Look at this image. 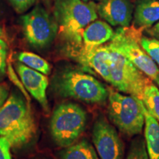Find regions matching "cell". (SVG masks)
I'll use <instances>...</instances> for the list:
<instances>
[{
	"label": "cell",
	"mask_w": 159,
	"mask_h": 159,
	"mask_svg": "<svg viewBox=\"0 0 159 159\" xmlns=\"http://www.w3.org/2000/svg\"><path fill=\"white\" fill-rule=\"evenodd\" d=\"M53 16L63 39L79 45L84 29L98 16L97 4L83 0H55Z\"/></svg>",
	"instance_id": "obj_3"
},
{
	"label": "cell",
	"mask_w": 159,
	"mask_h": 159,
	"mask_svg": "<svg viewBox=\"0 0 159 159\" xmlns=\"http://www.w3.org/2000/svg\"><path fill=\"white\" fill-rule=\"evenodd\" d=\"M97 14L110 25L129 27L134 6L130 0H100L97 4Z\"/></svg>",
	"instance_id": "obj_10"
},
{
	"label": "cell",
	"mask_w": 159,
	"mask_h": 159,
	"mask_svg": "<svg viewBox=\"0 0 159 159\" xmlns=\"http://www.w3.org/2000/svg\"><path fill=\"white\" fill-rule=\"evenodd\" d=\"M11 145L7 139L0 137V159H12Z\"/></svg>",
	"instance_id": "obj_24"
},
{
	"label": "cell",
	"mask_w": 159,
	"mask_h": 159,
	"mask_svg": "<svg viewBox=\"0 0 159 159\" xmlns=\"http://www.w3.org/2000/svg\"><path fill=\"white\" fill-rule=\"evenodd\" d=\"M18 61L29 68L39 71L42 74L47 75L51 72V65L43 59V57L29 52H21L17 55Z\"/></svg>",
	"instance_id": "obj_17"
},
{
	"label": "cell",
	"mask_w": 159,
	"mask_h": 159,
	"mask_svg": "<svg viewBox=\"0 0 159 159\" xmlns=\"http://www.w3.org/2000/svg\"><path fill=\"white\" fill-rule=\"evenodd\" d=\"M114 35V30L106 21L101 20L92 21L83 32L82 41L83 44L79 57L111 41Z\"/></svg>",
	"instance_id": "obj_12"
},
{
	"label": "cell",
	"mask_w": 159,
	"mask_h": 159,
	"mask_svg": "<svg viewBox=\"0 0 159 159\" xmlns=\"http://www.w3.org/2000/svg\"><path fill=\"white\" fill-rule=\"evenodd\" d=\"M144 141L150 159H159V122L144 108Z\"/></svg>",
	"instance_id": "obj_15"
},
{
	"label": "cell",
	"mask_w": 159,
	"mask_h": 159,
	"mask_svg": "<svg viewBox=\"0 0 159 159\" xmlns=\"http://www.w3.org/2000/svg\"><path fill=\"white\" fill-rule=\"evenodd\" d=\"M66 148L61 152V159H99L94 147L85 139Z\"/></svg>",
	"instance_id": "obj_16"
},
{
	"label": "cell",
	"mask_w": 159,
	"mask_h": 159,
	"mask_svg": "<svg viewBox=\"0 0 159 159\" xmlns=\"http://www.w3.org/2000/svg\"><path fill=\"white\" fill-rule=\"evenodd\" d=\"M8 47L3 39H0V79L5 75L7 69V56Z\"/></svg>",
	"instance_id": "obj_22"
},
{
	"label": "cell",
	"mask_w": 159,
	"mask_h": 159,
	"mask_svg": "<svg viewBox=\"0 0 159 159\" xmlns=\"http://www.w3.org/2000/svg\"><path fill=\"white\" fill-rule=\"evenodd\" d=\"M111 84L116 90L142 100L145 87L152 82L148 76L109 42Z\"/></svg>",
	"instance_id": "obj_6"
},
{
	"label": "cell",
	"mask_w": 159,
	"mask_h": 159,
	"mask_svg": "<svg viewBox=\"0 0 159 159\" xmlns=\"http://www.w3.org/2000/svg\"><path fill=\"white\" fill-rule=\"evenodd\" d=\"M9 91L8 89L5 85H0V108L6 102L7 99L8 98Z\"/></svg>",
	"instance_id": "obj_25"
},
{
	"label": "cell",
	"mask_w": 159,
	"mask_h": 159,
	"mask_svg": "<svg viewBox=\"0 0 159 159\" xmlns=\"http://www.w3.org/2000/svg\"><path fill=\"white\" fill-rule=\"evenodd\" d=\"M148 33L151 36H152L154 39H156L159 41V21L157 22L153 27H150L148 30H146Z\"/></svg>",
	"instance_id": "obj_26"
},
{
	"label": "cell",
	"mask_w": 159,
	"mask_h": 159,
	"mask_svg": "<svg viewBox=\"0 0 159 159\" xmlns=\"http://www.w3.org/2000/svg\"><path fill=\"white\" fill-rule=\"evenodd\" d=\"M92 140L100 159H123L124 144L116 129L104 117L94 123Z\"/></svg>",
	"instance_id": "obj_9"
},
{
	"label": "cell",
	"mask_w": 159,
	"mask_h": 159,
	"mask_svg": "<svg viewBox=\"0 0 159 159\" xmlns=\"http://www.w3.org/2000/svg\"><path fill=\"white\" fill-rule=\"evenodd\" d=\"M142 32L133 26L120 27L114 32L110 43L150 79L155 80L159 75V69L140 44Z\"/></svg>",
	"instance_id": "obj_7"
},
{
	"label": "cell",
	"mask_w": 159,
	"mask_h": 159,
	"mask_svg": "<svg viewBox=\"0 0 159 159\" xmlns=\"http://www.w3.org/2000/svg\"><path fill=\"white\" fill-rule=\"evenodd\" d=\"M126 159H150L144 139L139 137L133 141Z\"/></svg>",
	"instance_id": "obj_20"
},
{
	"label": "cell",
	"mask_w": 159,
	"mask_h": 159,
	"mask_svg": "<svg viewBox=\"0 0 159 159\" xmlns=\"http://www.w3.org/2000/svg\"><path fill=\"white\" fill-rule=\"evenodd\" d=\"M35 131L28 103L17 94H12L0 108V137L7 139L11 147L21 148L30 142Z\"/></svg>",
	"instance_id": "obj_1"
},
{
	"label": "cell",
	"mask_w": 159,
	"mask_h": 159,
	"mask_svg": "<svg viewBox=\"0 0 159 159\" xmlns=\"http://www.w3.org/2000/svg\"><path fill=\"white\" fill-rule=\"evenodd\" d=\"M16 68L27 92L36 99L46 112L49 113V108L47 97V89L49 85L47 77L20 62L16 64Z\"/></svg>",
	"instance_id": "obj_11"
},
{
	"label": "cell",
	"mask_w": 159,
	"mask_h": 159,
	"mask_svg": "<svg viewBox=\"0 0 159 159\" xmlns=\"http://www.w3.org/2000/svg\"><path fill=\"white\" fill-rule=\"evenodd\" d=\"M45 1H47V0H45Z\"/></svg>",
	"instance_id": "obj_30"
},
{
	"label": "cell",
	"mask_w": 159,
	"mask_h": 159,
	"mask_svg": "<svg viewBox=\"0 0 159 159\" xmlns=\"http://www.w3.org/2000/svg\"><path fill=\"white\" fill-rule=\"evenodd\" d=\"M3 35V30L2 28V27L0 26V37H2Z\"/></svg>",
	"instance_id": "obj_28"
},
{
	"label": "cell",
	"mask_w": 159,
	"mask_h": 159,
	"mask_svg": "<svg viewBox=\"0 0 159 159\" xmlns=\"http://www.w3.org/2000/svg\"><path fill=\"white\" fill-rule=\"evenodd\" d=\"M55 92L87 104L104 105L109 91L98 80L83 71L66 69L55 75L52 81Z\"/></svg>",
	"instance_id": "obj_2"
},
{
	"label": "cell",
	"mask_w": 159,
	"mask_h": 159,
	"mask_svg": "<svg viewBox=\"0 0 159 159\" xmlns=\"http://www.w3.org/2000/svg\"><path fill=\"white\" fill-rule=\"evenodd\" d=\"M25 39L32 47L43 49L49 47L56 37L58 27L52 16L41 5H35L21 17Z\"/></svg>",
	"instance_id": "obj_8"
},
{
	"label": "cell",
	"mask_w": 159,
	"mask_h": 159,
	"mask_svg": "<svg viewBox=\"0 0 159 159\" xmlns=\"http://www.w3.org/2000/svg\"><path fill=\"white\" fill-rule=\"evenodd\" d=\"M13 7L17 13H23L30 9L38 0H9Z\"/></svg>",
	"instance_id": "obj_23"
},
{
	"label": "cell",
	"mask_w": 159,
	"mask_h": 159,
	"mask_svg": "<svg viewBox=\"0 0 159 159\" xmlns=\"http://www.w3.org/2000/svg\"><path fill=\"white\" fill-rule=\"evenodd\" d=\"M142 101L148 112L159 122V89L152 82L145 87Z\"/></svg>",
	"instance_id": "obj_18"
},
{
	"label": "cell",
	"mask_w": 159,
	"mask_h": 159,
	"mask_svg": "<svg viewBox=\"0 0 159 159\" xmlns=\"http://www.w3.org/2000/svg\"><path fill=\"white\" fill-rule=\"evenodd\" d=\"M159 21V0H139L135 8V28L146 30Z\"/></svg>",
	"instance_id": "obj_14"
},
{
	"label": "cell",
	"mask_w": 159,
	"mask_h": 159,
	"mask_svg": "<svg viewBox=\"0 0 159 159\" xmlns=\"http://www.w3.org/2000/svg\"><path fill=\"white\" fill-rule=\"evenodd\" d=\"M79 61L84 66L94 69L105 80L111 83V54L108 44L94 49L79 57Z\"/></svg>",
	"instance_id": "obj_13"
},
{
	"label": "cell",
	"mask_w": 159,
	"mask_h": 159,
	"mask_svg": "<svg viewBox=\"0 0 159 159\" xmlns=\"http://www.w3.org/2000/svg\"><path fill=\"white\" fill-rule=\"evenodd\" d=\"M87 114L79 105L65 102L55 109L50 121L51 135L61 148H68L78 139L85 130Z\"/></svg>",
	"instance_id": "obj_5"
},
{
	"label": "cell",
	"mask_w": 159,
	"mask_h": 159,
	"mask_svg": "<svg viewBox=\"0 0 159 159\" xmlns=\"http://www.w3.org/2000/svg\"><path fill=\"white\" fill-rule=\"evenodd\" d=\"M108 115L111 122L127 136L142 134L144 105L141 99L108 89Z\"/></svg>",
	"instance_id": "obj_4"
},
{
	"label": "cell",
	"mask_w": 159,
	"mask_h": 159,
	"mask_svg": "<svg viewBox=\"0 0 159 159\" xmlns=\"http://www.w3.org/2000/svg\"><path fill=\"white\" fill-rule=\"evenodd\" d=\"M85 2H91V1H100V0H83Z\"/></svg>",
	"instance_id": "obj_29"
},
{
	"label": "cell",
	"mask_w": 159,
	"mask_h": 159,
	"mask_svg": "<svg viewBox=\"0 0 159 159\" xmlns=\"http://www.w3.org/2000/svg\"><path fill=\"white\" fill-rule=\"evenodd\" d=\"M140 44L152 61L159 68V41L154 38L142 37L140 39Z\"/></svg>",
	"instance_id": "obj_19"
},
{
	"label": "cell",
	"mask_w": 159,
	"mask_h": 159,
	"mask_svg": "<svg viewBox=\"0 0 159 159\" xmlns=\"http://www.w3.org/2000/svg\"><path fill=\"white\" fill-rule=\"evenodd\" d=\"M7 75H8L9 79L11 80V82L14 83V85H16L17 88L21 91V92L22 93L26 99H27V101H30V97L28 93H27V91L26 90L25 86H24L21 80H20L19 77L17 76L16 73L14 69H13V66L11 65V62H8V63H7Z\"/></svg>",
	"instance_id": "obj_21"
},
{
	"label": "cell",
	"mask_w": 159,
	"mask_h": 159,
	"mask_svg": "<svg viewBox=\"0 0 159 159\" xmlns=\"http://www.w3.org/2000/svg\"><path fill=\"white\" fill-rule=\"evenodd\" d=\"M154 81H155V82H156V83H157V84H158V86H159V75H158V76L156 77V79Z\"/></svg>",
	"instance_id": "obj_27"
}]
</instances>
